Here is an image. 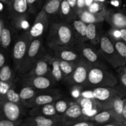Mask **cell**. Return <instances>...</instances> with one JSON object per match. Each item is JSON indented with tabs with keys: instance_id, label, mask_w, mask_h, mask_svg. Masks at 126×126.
<instances>
[{
	"instance_id": "cell-1",
	"label": "cell",
	"mask_w": 126,
	"mask_h": 126,
	"mask_svg": "<svg viewBox=\"0 0 126 126\" xmlns=\"http://www.w3.org/2000/svg\"><path fill=\"white\" fill-rule=\"evenodd\" d=\"M88 81L95 86H113L116 79L113 76L99 68H92L89 71Z\"/></svg>"
},
{
	"instance_id": "cell-2",
	"label": "cell",
	"mask_w": 126,
	"mask_h": 126,
	"mask_svg": "<svg viewBox=\"0 0 126 126\" xmlns=\"http://www.w3.org/2000/svg\"><path fill=\"white\" fill-rule=\"evenodd\" d=\"M20 108L17 103L0 100V118L16 121L20 116Z\"/></svg>"
},
{
	"instance_id": "cell-3",
	"label": "cell",
	"mask_w": 126,
	"mask_h": 126,
	"mask_svg": "<svg viewBox=\"0 0 126 126\" xmlns=\"http://www.w3.org/2000/svg\"><path fill=\"white\" fill-rule=\"evenodd\" d=\"M28 8L27 0H11L9 9L14 17H18L25 14Z\"/></svg>"
},
{
	"instance_id": "cell-4",
	"label": "cell",
	"mask_w": 126,
	"mask_h": 126,
	"mask_svg": "<svg viewBox=\"0 0 126 126\" xmlns=\"http://www.w3.org/2000/svg\"><path fill=\"white\" fill-rule=\"evenodd\" d=\"M27 51V43L23 39H18L15 43L12 50V56L17 65L23 58Z\"/></svg>"
},
{
	"instance_id": "cell-5",
	"label": "cell",
	"mask_w": 126,
	"mask_h": 126,
	"mask_svg": "<svg viewBox=\"0 0 126 126\" xmlns=\"http://www.w3.org/2000/svg\"><path fill=\"white\" fill-rule=\"evenodd\" d=\"M57 38L60 44H68L73 39V34L71 29L68 26L60 25L57 30Z\"/></svg>"
},
{
	"instance_id": "cell-6",
	"label": "cell",
	"mask_w": 126,
	"mask_h": 126,
	"mask_svg": "<svg viewBox=\"0 0 126 126\" xmlns=\"http://www.w3.org/2000/svg\"><path fill=\"white\" fill-rule=\"evenodd\" d=\"M88 73L86 66L83 65L78 66L73 74V80L76 84L84 83L88 77Z\"/></svg>"
},
{
	"instance_id": "cell-7",
	"label": "cell",
	"mask_w": 126,
	"mask_h": 126,
	"mask_svg": "<svg viewBox=\"0 0 126 126\" xmlns=\"http://www.w3.org/2000/svg\"><path fill=\"white\" fill-rule=\"evenodd\" d=\"M110 21L113 25L118 29L126 28V16L122 12H117L111 15Z\"/></svg>"
},
{
	"instance_id": "cell-8",
	"label": "cell",
	"mask_w": 126,
	"mask_h": 126,
	"mask_svg": "<svg viewBox=\"0 0 126 126\" xmlns=\"http://www.w3.org/2000/svg\"><path fill=\"white\" fill-rule=\"evenodd\" d=\"M92 92H93L94 98L103 102L109 100L113 94L111 89L103 87H97L94 89Z\"/></svg>"
},
{
	"instance_id": "cell-9",
	"label": "cell",
	"mask_w": 126,
	"mask_h": 126,
	"mask_svg": "<svg viewBox=\"0 0 126 126\" xmlns=\"http://www.w3.org/2000/svg\"><path fill=\"white\" fill-rule=\"evenodd\" d=\"M100 49L107 55H114L116 53V50L114 47V46L108 37H102L100 39Z\"/></svg>"
},
{
	"instance_id": "cell-10",
	"label": "cell",
	"mask_w": 126,
	"mask_h": 126,
	"mask_svg": "<svg viewBox=\"0 0 126 126\" xmlns=\"http://www.w3.org/2000/svg\"><path fill=\"white\" fill-rule=\"evenodd\" d=\"M11 40H12V35H11V30L4 23L3 28L1 36V41H0L1 47L4 49H7L11 44Z\"/></svg>"
},
{
	"instance_id": "cell-11",
	"label": "cell",
	"mask_w": 126,
	"mask_h": 126,
	"mask_svg": "<svg viewBox=\"0 0 126 126\" xmlns=\"http://www.w3.org/2000/svg\"><path fill=\"white\" fill-rule=\"evenodd\" d=\"M32 84L38 89H46L50 86V81L44 76H36L32 81Z\"/></svg>"
},
{
	"instance_id": "cell-12",
	"label": "cell",
	"mask_w": 126,
	"mask_h": 126,
	"mask_svg": "<svg viewBox=\"0 0 126 126\" xmlns=\"http://www.w3.org/2000/svg\"><path fill=\"white\" fill-rule=\"evenodd\" d=\"M62 0H48L44 6V11L48 14H54L60 9Z\"/></svg>"
},
{
	"instance_id": "cell-13",
	"label": "cell",
	"mask_w": 126,
	"mask_h": 126,
	"mask_svg": "<svg viewBox=\"0 0 126 126\" xmlns=\"http://www.w3.org/2000/svg\"><path fill=\"white\" fill-rule=\"evenodd\" d=\"M0 100H4L9 101V102H13V103L19 104L20 101L22 100L20 97L19 94L17 93L16 91H15L13 89L11 88L9 89L7 93L3 96Z\"/></svg>"
},
{
	"instance_id": "cell-14",
	"label": "cell",
	"mask_w": 126,
	"mask_h": 126,
	"mask_svg": "<svg viewBox=\"0 0 126 126\" xmlns=\"http://www.w3.org/2000/svg\"><path fill=\"white\" fill-rule=\"evenodd\" d=\"M45 28L44 23L42 21H37L30 30V34L33 38H37L43 33Z\"/></svg>"
},
{
	"instance_id": "cell-15",
	"label": "cell",
	"mask_w": 126,
	"mask_h": 126,
	"mask_svg": "<svg viewBox=\"0 0 126 126\" xmlns=\"http://www.w3.org/2000/svg\"><path fill=\"white\" fill-rule=\"evenodd\" d=\"M12 71L9 65H5L0 69V81L2 82H11Z\"/></svg>"
},
{
	"instance_id": "cell-16",
	"label": "cell",
	"mask_w": 126,
	"mask_h": 126,
	"mask_svg": "<svg viewBox=\"0 0 126 126\" xmlns=\"http://www.w3.org/2000/svg\"><path fill=\"white\" fill-rule=\"evenodd\" d=\"M82 53L83 54L84 57L88 60L89 62L91 63H95L97 62V60H98V56L95 52L91 49V47H84L82 50Z\"/></svg>"
},
{
	"instance_id": "cell-17",
	"label": "cell",
	"mask_w": 126,
	"mask_h": 126,
	"mask_svg": "<svg viewBox=\"0 0 126 126\" xmlns=\"http://www.w3.org/2000/svg\"><path fill=\"white\" fill-rule=\"evenodd\" d=\"M48 65L46 62L39 61L37 63L34 70V74L36 76H44L48 71Z\"/></svg>"
},
{
	"instance_id": "cell-18",
	"label": "cell",
	"mask_w": 126,
	"mask_h": 126,
	"mask_svg": "<svg viewBox=\"0 0 126 126\" xmlns=\"http://www.w3.org/2000/svg\"><path fill=\"white\" fill-rule=\"evenodd\" d=\"M97 14H93L88 11H84L81 14V20L86 23H94L98 20Z\"/></svg>"
},
{
	"instance_id": "cell-19",
	"label": "cell",
	"mask_w": 126,
	"mask_h": 126,
	"mask_svg": "<svg viewBox=\"0 0 126 126\" xmlns=\"http://www.w3.org/2000/svg\"><path fill=\"white\" fill-rule=\"evenodd\" d=\"M67 116L71 118H77L82 114V109L78 105H74L69 107L66 111Z\"/></svg>"
},
{
	"instance_id": "cell-20",
	"label": "cell",
	"mask_w": 126,
	"mask_h": 126,
	"mask_svg": "<svg viewBox=\"0 0 126 126\" xmlns=\"http://www.w3.org/2000/svg\"><path fill=\"white\" fill-rule=\"evenodd\" d=\"M41 47V41L39 39H34L31 43L28 50V55L30 58L34 57L38 53Z\"/></svg>"
},
{
	"instance_id": "cell-21",
	"label": "cell",
	"mask_w": 126,
	"mask_h": 126,
	"mask_svg": "<svg viewBox=\"0 0 126 126\" xmlns=\"http://www.w3.org/2000/svg\"><path fill=\"white\" fill-rule=\"evenodd\" d=\"M73 25L76 32L82 36H86V29L87 25L81 20H75L73 22Z\"/></svg>"
},
{
	"instance_id": "cell-22",
	"label": "cell",
	"mask_w": 126,
	"mask_h": 126,
	"mask_svg": "<svg viewBox=\"0 0 126 126\" xmlns=\"http://www.w3.org/2000/svg\"><path fill=\"white\" fill-rule=\"evenodd\" d=\"M52 75L57 81H60L62 78V71L60 66V63L58 60H54L52 63Z\"/></svg>"
},
{
	"instance_id": "cell-23",
	"label": "cell",
	"mask_w": 126,
	"mask_h": 126,
	"mask_svg": "<svg viewBox=\"0 0 126 126\" xmlns=\"http://www.w3.org/2000/svg\"><path fill=\"white\" fill-rule=\"evenodd\" d=\"M35 94V91L30 87H25L21 89L19 95L22 100H27L32 98Z\"/></svg>"
},
{
	"instance_id": "cell-24",
	"label": "cell",
	"mask_w": 126,
	"mask_h": 126,
	"mask_svg": "<svg viewBox=\"0 0 126 126\" xmlns=\"http://www.w3.org/2000/svg\"><path fill=\"white\" fill-rule=\"evenodd\" d=\"M125 102L123 99L120 98H116L114 99L113 103V109L117 114L121 116L123 114Z\"/></svg>"
},
{
	"instance_id": "cell-25",
	"label": "cell",
	"mask_w": 126,
	"mask_h": 126,
	"mask_svg": "<svg viewBox=\"0 0 126 126\" xmlns=\"http://www.w3.org/2000/svg\"><path fill=\"white\" fill-rule=\"evenodd\" d=\"M114 47L118 54L126 61V43L121 41H117L114 43Z\"/></svg>"
},
{
	"instance_id": "cell-26",
	"label": "cell",
	"mask_w": 126,
	"mask_h": 126,
	"mask_svg": "<svg viewBox=\"0 0 126 126\" xmlns=\"http://www.w3.org/2000/svg\"><path fill=\"white\" fill-rule=\"evenodd\" d=\"M54 97L49 95H41L38 96L35 99V103L38 105H45L52 103Z\"/></svg>"
},
{
	"instance_id": "cell-27",
	"label": "cell",
	"mask_w": 126,
	"mask_h": 126,
	"mask_svg": "<svg viewBox=\"0 0 126 126\" xmlns=\"http://www.w3.org/2000/svg\"><path fill=\"white\" fill-rule=\"evenodd\" d=\"M97 35V27L94 23H89L86 29V37L89 40H94L95 39Z\"/></svg>"
},
{
	"instance_id": "cell-28",
	"label": "cell",
	"mask_w": 126,
	"mask_h": 126,
	"mask_svg": "<svg viewBox=\"0 0 126 126\" xmlns=\"http://www.w3.org/2000/svg\"><path fill=\"white\" fill-rule=\"evenodd\" d=\"M60 57L62 60L68 62L74 61L78 59L77 54L70 50H63L60 52Z\"/></svg>"
},
{
	"instance_id": "cell-29",
	"label": "cell",
	"mask_w": 126,
	"mask_h": 126,
	"mask_svg": "<svg viewBox=\"0 0 126 126\" xmlns=\"http://www.w3.org/2000/svg\"><path fill=\"white\" fill-rule=\"evenodd\" d=\"M59 63H60V66L62 71L65 75H70L73 72V68L69 62L62 60L59 61Z\"/></svg>"
},
{
	"instance_id": "cell-30",
	"label": "cell",
	"mask_w": 126,
	"mask_h": 126,
	"mask_svg": "<svg viewBox=\"0 0 126 126\" xmlns=\"http://www.w3.org/2000/svg\"><path fill=\"white\" fill-rule=\"evenodd\" d=\"M110 114L108 111H103L101 113L96 114L95 115L94 119L97 122L100 123H105V122L108 121L110 118Z\"/></svg>"
},
{
	"instance_id": "cell-31",
	"label": "cell",
	"mask_w": 126,
	"mask_h": 126,
	"mask_svg": "<svg viewBox=\"0 0 126 126\" xmlns=\"http://www.w3.org/2000/svg\"><path fill=\"white\" fill-rule=\"evenodd\" d=\"M35 122L38 126H52L54 123L49 118H46L41 116L36 118Z\"/></svg>"
},
{
	"instance_id": "cell-32",
	"label": "cell",
	"mask_w": 126,
	"mask_h": 126,
	"mask_svg": "<svg viewBox=\"0 0 126 126\" xmlns=\"http://www.w3.org/2000/svg\"><path fill=\"white\" fill-rule=\"evenodd\" d=\"M56 111L55 106L50 103L44 105L42 108V112L46 116H54L56 113Z\"/></svg>"
},
{
	"instance_id": "cell-33",
	"label": "cell",
	"mask_w": 126,
	"mask_h": 126,
	"mask_svg": "<svg viewBox=\"0 0 126 126\" xmlns=\"http://www.w3.org/2000/svg\"><path fill=\"white\" fill-rule=\"evenodd\" d=\"M55 109L57 112L60 113H63L66 112L68 109V105L66 102L63 100H59L55 103Z\"/></svg>"
},
{
	"instance_id": "cell-34",
	"label": "cell",
	"mask_w": 126,
	"mask_h": 126,
	"mask_svg": "<svg viewBox=\"0 0 126 126\" xmlns=\"http://www.w3.org/2000/svg\"><path fill=\"white\" fill-rule=\"evenodd\" d=\"M71 7L66 0H62L60 5V11L63 16H68L71 12Z\"/></svg>"
},
{
	"instance_id": "cell-35",
	"label": "cell",
	"mask_w": 126,
	"mask_h": 126,
	"mask_svg": "<svg viewBox=\"0 0 126 126\" xmlns=\"http://www.w3.org/2000/svg\"><path fill=\"white\" fill-rule=\"evenodd\" d=\"M103 2L94 1L88 7V11L93 14H97L102 9V4Z\"/></svg>"
},
{
	"instance_id": "cell-36",
	"label": "cell",
	"mask_w": 126,
	"mask_h": 126,
	"mask_svg": "<svg viewBox=\"0 0 126 126\" xmlns=\"http://www.w3.org/2000/svg\"><path fill=\"white\" fill-rule=\"evenodd\" d=\"M11 82H2L0 81V98H2L11 89Z\"/></svg>"
},
{
	"instance_id": "cell-37",
	"label": "cell",
	"mask_w": 126,
	"mask_h": 126,
	"mask_svg": "<svg viewBox=\"0 0 126 126\" xmlns=\"http://www.w3.org/2000/svg\"><path fill=\"white\" fill-rule=\"evenodd\" d=\"M81 106L82 108H84V109H94L93 102L92 101L91 98L83 97L81 100Z\"/></svg>"
},
{
	"instance_id": "cell-38",
	"label": "cell",
	"mask_w": 126,
	"mask_h": 126,
	"mask_svg": "<svg viewBox=\"0 0 126 126\" xmlns=\"http://www.w3.org/2000/svg\"><path fill=\"white\" fill-rule=\"evenodd\" d=\"M0 126H16L14 121L7 119L0 118Z\"/></svg>"
},
{
	"instance_id": "cell-39",
	"label": "cell",
	"mask_w": 126,
	"mask_h": 126,
	"mask_svg": "<svg viewBox=\"0 0 126 126\" xmlns=\"http://www.w3.org/2000/svg\"><path fill=\"white\" fill-rule=\"evenodd\" d=\"M82 113L88 116H93L97 114V111L96 110L92 109V110H88V109H84L82 108Z\"/></svg>"
},
{
	"instance_id": "cell-40",
	"label": "cell",
	"mask_w": 126,
	"mask_h": 126,
	"mask_svg": "<svg viewBox=\"0 0 126 126\" xmlns=\"http://www.w3.org/2000/svg\"><path fill=\"white\" fill-rule=\"evenodd\" d=\"M86 7V0H77L76 7L79 9H82Z\"/></svg>"
},
{
	"instance_id": "cell-41",
	"label": "cell",
	"mask_w": 126,
	"mask_h": 126,
	"mask_svg": "<svg viewBox=\"0 0 126 126\" xmlns=\"http://www.w3.org/2000/svg\"><path fill=\"white\" fill-rule=\"evenodd\" d=\"M6 63V57L3 53L0 51V69L4 66Z\"/></svg>"
},
{
	"instance_id": "cell-42",
	"label": "cell",
	"mask_w": 126,
	"mask_h": 126,
	"mask_svg": "<svg viewBox=\"0 0 126 126\" xmlns=\"http://www.w3.org/2000/svg\"><path fill=\"white\" fill-rule=\"evenodd\" d=\"M82 96L84 98H94L93 92L92 91H85L82 93Z\"/></svg>"
},
{
	"instance_id": "cell-43",
	"label": "cell",
	"mask_w": 126,
	"mask_h": 126,
	"mask_svg": "<svg viewBox=\"0 0 126 126\" xmlns=\"http://www.w3.org/2000/svg\"><path fill=\"white\" fill-rule=\"evenodd\" d=\"M41 0H27V3L28 4V7H34V6L35 4H36L37 3L40 2Z\"/></svg>"
},
{
	"instance_id": "cell-44",
	"label": "cell",
	"mask_w": 126,
	"mask_h": 126,
	"mask_svg": "<svg viewBox=\"0 0 126 126\" xmlns=\"http://www.w3.org/2000/svg\"><path fill=\"white\" fill-rule=\"evenodd\" d=\"M121 34V38L124 40V41L126 43V28H122L119 30Z\"/></svg>"
},
{
	"instance_id": "cell-45",
	"label": "cell",
	"mask_w": 126,
	"mask_h": 126,
	"mask_svg": "<svg viewBox=\"0 0 126 126\" xmlns=\"http://www.w3.org/2000/svg\"><path fill=\"white\" fill-rule=\"evenodd\" d=\"M120 79L121 83L123 84V86L126 88V73L122 74L121 76Z\"/></svg>"
},
{
	"instance_id": "cell-46",
	"label": "cell",
	"mask_w": 126,
	"mask_h": 126,
	"mask_svg": "<svg viewBox=\"0 0 126 126\" xmlns=\"http://www.w3.org/2000/svg\"><path fill=\"white\" fill-rule=\"evenodd\" d=\"M67 2H68L69 4L71 7V8H75L76 7V5H77V0H66Z\"/></svg>"
},
{
	"instance_id": "cell-47",
	"label": "cell",
	"mask_w": 126,
	"mask_h": 126,
	"mask_svg": "<svg viewBox=\"0 0 126 126\" xmlns=\"http://www.w3.org/2000/svg\"><path fill=\"white\" fill-rule=\"evenodd\" d=\"M3 25H4V22H2V18L0 17V41H1V33H2V28H3Z\"/></svg>"
},
{
	"instance_id": "cell-48",
	"label": "cell",
	"mask_w": 126,
	"mask_h": 126,
	"mask_svg": "<svg viewBox=\"0 0 126 126\" xmlns=\"http://www.w3.org/2000/svg\"><path fill=\"white\" fill-rule=\"evenodd\" d=\"M73 126H89V124L87 123L82 122V123H77V124H75Z\"/></svg>"
},
{
	"instance_id": "cell-49",
	"label": "cell",
	"mask_w": 126,
	"mask_h": 126,
	"mask_svg": "<svg viewBox=\"0 0 126 126\" xmlns=\"http://www.w3.org/2000/svg\"><path fill=\"white\" fill-rule=\"evenodd\" d=\"M0 2L4 4L6 6H7L9 7V6L10 5V2H11V0H0Z\"/></svg>"
},
{
	"instance_id": "cell-50",
	"label": "cell",
	"mask_w": 126,
	"mask_h": 126,
	"mask_svg": "<svg viewBox=\"0 0 126 126\" xmlns=\"http://www.w3.org/2000/svg\"><path fill=\"white\" fill-rule=\"evenodd\" d=\"M111 4L113 5V6H119V2L118 0H112V1H111Z\"/></svg>"
},
{
	"instance_id": "cell-51",
	"label": "cell",
	"mask_w": 126,
	"mask_h": 126,
	"mask_svg": "<svg viewBox=\"0 0 126 126\" xmlns=\"http://www.w3.org/2000/svg\"><path fill=\"white\" fill-rule=\"evenodd\" d=\"M122 116H123V118L124 119H126V103L124 104V110H123V114Z\"/></svg>"
},
{
	"instance_id": "cell-52",
	"label": "cell",
	"mask_w": 126,
	"mask_h": 126,
	"mask_svg": "<svg viewBox=\"0 0 126 126\" xmlns=\"http://www.w3.org/2000/svg\"><path fill=\"white\" fill-rule=\"evenodd\" d=\"M73 95L75 97H78V96H79V92H78L77 91H75V92H74L73 93Z\"/></svg>"
},
{
	"instance_id": "cell-53",
	"label": "cell",
	"mask_w": 126,
	"mask_h": 126,
	"mask_svg": "<svg viewBox=\"0 0 126 126\" xmlns=\"http://www.w3.org/2000/svg\"><path fill=\"white\" fill-rule=\"evenodd\" d=\"M116 126L111 125V124H109V125H107V126Z\"/></svg>"
},
{
	"instance_id": "cell-54",
	"label": "cell",
	"mask_w": 126,
	"mask_h": 126,
	"mask_svg": "<svg viewBox=\"0 0 126 126\" xmlns=\"http://www.w3.org/2000/svg\"></svg>"
}]
</instances>
